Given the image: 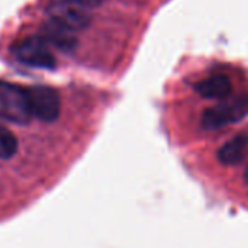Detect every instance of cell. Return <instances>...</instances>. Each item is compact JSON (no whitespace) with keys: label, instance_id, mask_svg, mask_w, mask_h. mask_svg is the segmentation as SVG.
I'll list each match as a JSON object with an SVG mask.
<instances>
[{"label":"cell","instance_id":"6","mask_svg":"<svg viewBox=\"0 0 248 248\" xmlns=\"http://www.w3.org/2000/svg\"><path fill=\"white\" fill-rule=\"evenodd\" d=\"M248 154V135H237L224 144L218 151V158L222 164L235 166L241 163Z\"/></svg>","mask_w":248,"mask_h":248},{"label":"cell","instance_id":"10","mask_svg":"<svg viewBox=\"0 0 248 248\" xmlns=\"http://www.w3.org/2000/svg\"><path fill=\"white\" fill-rule=\"evenodd\" d=\"M74 1L81 3V4L86 6V7H92V6H97V4H100V3H103V1H106V0H74Z\"/></svg>","mask_w":248,"mask_h":248},{"label":"cell","instance_id":"11","mask_svg":"<svg viewBox=\"0 0 248 248\" xmlns=\"http://www.w3.org/2000/svg\"><path fill=\"white\" fill-rule=\"evenodd\" d=\"M246 179H247V182H248V167H247V170H246Z\"/></svg>","mask_w":248,"mask_h":248},{"label":"cell","instance_id":"8","mask_svg":"<svg viewBox=\"0 0 248 248\" xmlns=\"http://www.w3.org/2000/svg\"><path fill=\"white\" fill-rule=\"evenodd\" d=\"M44 35H45L44 39L46 42H52L55 46H58L64 51L73 49L77 44V39L71 31H67L62 26H60L51 20L44 26Z\"/></svg>","mask_w":248,"mask_h":248},{"label":"cell","instance_id":"9","mask_svg":"<svg viewBox=\"0 0 248 248\" xmlns=\"http://www.w3.org/2000/svg\"><path fill=\"white\" fill-rule=\"evenodd\" d=\"M17 151V140L15 134L0 124V158L9 160Z\"/></svg>","mask_w":248,"mask_h":248},{"label":"cell","instance_id":"3","mask_svg":"<svg viewBox=\"0 0 248 248\" xmlns=\"http://www.w3.org/2000/svg\"><path fill=\"white\" fill-rule=\"evenodd\" d=\"M248 115V94H241L230 102H222L203 112L202 125L206 129H219Z\"/></svg>","mask_w":248,"mask_h":248},{"label":"cell","instance_id":"2","mask_svg":"<svg viewBox=\"0 0 248 248\" xmlns=\"http://www.w3.org/2000/svg\"><path fill=\"white\" fill-rule=\"evenodd\" d=\"M89 7L74 0H57L48 7L49 20L62 26L67 31L77 32L90 25Z\"/></svg>","mask_w":248,"mask_h":248},{"label":"cell","instance_id":"1","mask_svg":"<svg viewBox=\"0 0 248 248\" xmlns=\"http://www.w3.org/2000/svg\"><path fill=\"white\" fill-rule=\"evenodd\" d=\"M31 118L26 89L0 80V119L16 125H26Z\"/></svg>","mask_w":248,"mask_h":248},{"label":"cell","instance_id":"4","mask_svg":"<svg viewBox=\"0 0 248 248\" xmlns=\"http://www.w3.org/2000/svg\"><path fill=\"white\" fill-rule=\"evenodd\" d=\"M13 55L25 65L51 70L55 67V60L48 49L46 41L41 36H28L19 41L13 48Z\"/></svg>","mask_w":248,"mask_h":248},{"label":"cell","instance_id":"7","mask_svg":"<svg viewBox=\"0 0 248 248\" xmlns=\"http://www.w3.org/2000/svg\"><path fill=\"white\" fill-rule=\"evenodd\" d=\"M196 92L206 99H224L231 93V81L228 77L217 74L198 83Z\"/></svg>","mask_w":248,"mask_h":248},{"label":"cell","instance_id":"5","mask_svg":"<svg viewBox=\"0 0 248 248\" xmlns=\"http://www.w3.org/2000/svg\"><path fill=\"white\" fill-rule=\"evenodd\" d=\"M29 110L32 118L42 122H54L60 116V96L48 86H33L26 89Z\"/></svg>","mask_w":248,"mask_h":248}]
</instances>
